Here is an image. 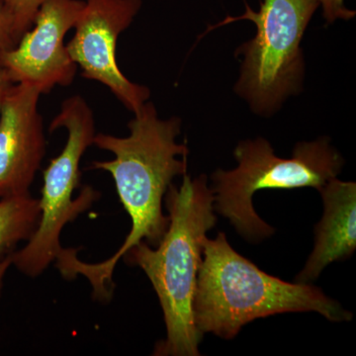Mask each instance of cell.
<instances>
[{
    "label": "cell",
    "instance_id": "cell-1",
    "mask_svg": "<svg viewBox=\"0 0 356 356\" xmlns=\"http://www.w3.org/2000/svg\"><path fill=\"white\" fill-rule=\"evenodd\" d=\"M129 122L130 134L117 137L96 133L93 145L114 154L110 161H95L91 170L111 175L120 202L132 222L125 242L110 259L97 264L79 261L72 252L60 264L65 277L83 275L92 286L93 297L111 299L114 269L127 250L140 242L156 248L170 224L163 210L166 191L175 177L187 173L188 147L178 144L181 120L159 118L153 102H147Z\"/></svg>",
    "mask_w": 356,
    "mask_h": 356
},
{
    "label": "cell",
    "instance_id": "cell-2",
    "mask_svg": "<svg viewBox=\"0 0 356 356\" xmlns=\"http://www.w3.org/2000/svg\"><path fill=\"white\" fill-rule=\"evenodd\" d=\"M170 224L156 248L140 242L123 255L151 281L163 309L166 337L154 346L156 356H199L203 334L196 329L193 300L203 241L217 222L214 194L205 175H184L179 187L170 184L165 195Z\"/></svg>",
    "mask_w": 356,
    "mask_h": 356
},
{
    "label": "cell",
    "instance_id": "cell-3",
    "mask_svg": "<svg viewBox=\"0 0 356 356\" xmlns=\"http://www.w3.org/2000/svg\"><path fill=\"white\" fill-rule=\"evenodd\" d=\"M301 312H316L334 323L353 318L320 288L264 273L238 254L222 232L215 238H204L193 300L194 323L203 336L211 332L232 339L257 318Z\"/></svg>",
    "mask_w": 356,
    "mask_h": 356
},
{
    "label": "cell",
    "instance_id": "cell-4",
    "mask_svg": "<svg viewBox=\"0 0 356 356\" xmlns=\"http://www.w3.org/2000/svg\"><path fill=\"white\" fill-rule=\"evenodd\" d=\"M238 165L219 168L211 177L214 211L228 219L236 233L248 243H257L273 236L275 229L254 210L252 196L262 189L313 187L320 191L341 172L344 161L329 138L301 142L291 159L278 158L264 138L245 140L236 146Z\"/></svg>",
    "mask_w": 356,
    "mask_h": 356
},
{
    "label": "cell",
    "instance_id": "cell-5",
    "mask_svg": "<svg viewBox=\"0 0 356 356\" xmlns=\"http://www.w3.org/2000/svg\"><path fill=\"white\" fill-rule=\"evenodd\" d=\"M60 128L67 129L69 135L62 153L51 159L43 172L38 227L25 247L11 254L13 266L29 277L41 275L57 261L64 250L60 234L65 225L100 197V192L86 185L79 195L72 198L81 181L79 163L96 135L95 114L83 96L72 95L62 103L49 131L53 133Z\"/></svg>",
    "mask_w": 356,
    "mask_h": 356
},
{
    "label": "cell",
    "instance_id": "cell-6",
    "mask_svg": "<svg viewBox=\"0 0 356 356\" xmlns=\"http://www.w3.org/2000/svg\"><path fill=\"white\" fill-rule=\"evenodd\" d=\"M318 6L316 0H264L255 13L247 4L240 19L252 21L257 34L238 50L243 62L236 91L255 113H273L301 88L300 44Z\"/></svg>",
    "mask_w": 356,
    "mask_h": 356
},
{
    "label": "cell",
    "instance_id": "cell-7",
    "mask_svg": "<svg viewBox=\"0 0 356 356\" xmlns=\"http://www.w3.org/2000/svg\"><path fill=\"white\" fill-rule=\"evenodd\" d=\"M140 7L142 0H86L74 24V37L67 44L81 76L106 86L134 114L149 100L151 90L124 76L117 64L116 47Z\"/></svg>",
    "mask_w": 356,
    "mask_h": 356
},
{
    "label": "cell",
    "instance_id": "cell-8",
    "mask_svg": "<svg viewBox=\"0 0 356 356\" xmlns=\"http://www.w3.org/2000/svg\"><path fill=\"white\" fill-rule=\"evenodd\" d=\"M83 0H47L15 48L0 54V69L13 83L29 84L41 95L74 83L79 67L65 37L74 27Z\"/></svg>",
    "mask_w": 356,
    "mask_h": 356
},
{
    "label": "cell",
    "instance_id": "cell-9",
    "mask_svg": "<svg viewBox=\"0 0 356 356\" xmlns=\"http://www.w3.org/2000/svg\"><path fill=\"white\" fill-rule=\"evenodd\" d=\"M41 93L25 83L7 89L0 112V198L30 193L47 140L39 112Z\"/></svg>",
    "mask_w": 356,
    "mask_h": 356
},
{
    "label": "cell",
    "instance_id": "cell-10",
    "mask_svg": "<svg viewBox=\"0 0 356 356\" xmlns=\"http://www.w3.org/2000/svg\"><path fill=\"white\" fill-rule=\"evenodd\" d=\"M324 214L315 227V243L295 282L313 284L334 261L348 259L356 250V184L332 178L318 191Z\"/></svg>",
    "mask_w": 356,
    "mask_h": 356
},
{
    "label": "cell",
    "instance_id": "cell-11",
    "mask_svg": "<svg viewBox=\"0 0 356 356\" xmlns=\"http://www.w3.org/2000/svg\"><path fill=\"white\" fill-rule=\"evenodd\" d=\"M40 216L39 199L30 193L0 198V261L13 254L18 243L29 241Z\"/></svg>",
    "mask_w": 356,
    "mask_h": 356
},
{
    "label": "cell",
    "instance_id": "cell-12",
    "mask_svg": "<svg viewBox=\"0 0 356 356\" xmlns=\"http://www.w3.org/2000/svg\"><path fill=\"white\" fill-rule=\"evenodd\" d=\"M47 0H0L15 18L21 37L32 27L40 7Z\"/></svg>",
    "mask_w": 356,
    "mask_h": 356
},
{
    "label": "cell",
    "instance_id": "cell-13",
    "mask_svg": "<svg viewBox=\"0 0 356 356\" xmlns=\"http://www.w3.org/2000/svg\"><path fill=\"white\" fill-rule=\"evenodd\" d=\"M20 38L13 14L0 2V54L15 48Z\"/></svg>",
    "mask_w": 356,
    "mask_h": 356
},
{
    "label": "cell",
    "instance_id": "cell-14",
    "mask_svg": "<svg viewBox=\"0 0 356 356\" xmlns=\"http://www.w3.org/2000/svg\"><path fill=\"white\" fill-rule=\"evenodd\" d=\"M318 6H322L323 14L327 23L336 20H350L355 17V11L346 8L344 0H316Z\"/></svg>",
    "mask_w": 356,
    "mask_h": 356
},
{
    "label": "cell",
    "instance_id": "cell-15",
    "mask_svg": "<svg viewBox=\"0 0 356 356\" xmlns=\"http://www.w3.org/2000/svg\"><path fill=\"white\" fill-rule=\"evenodd\" d=\"M13 84L7 76L4 70L0 69V112H1L2 102H3L4 95H6L7 89Z\"/></svg>",
    "mask_w": 356,
    "mask_h": 356
},
{
    "label": "cell",
    "instance_id": "cell-16",
    "mask_svg": "<svg viewBox=\"0 0 356 356\" xmlns=\"http://www.w3.org/2000/svg\"><path fill=\"white\" fill-rule=\"evenodd\" d=\"M13 266V259L11 254L0 261V296H1L2 287H3L4 278L8 269Z\"/></svg>",
    "mask_w": 356,
    "mask_h": 356
}]
</instances>
